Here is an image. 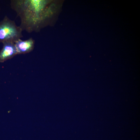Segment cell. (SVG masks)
<instances>
[{
	"instance_id": "3957f363",
	"label": "cell",
	"mask_w": 140,
	"mask_h": 140,
	"mask_svg": "<svg viewBox=\"0 0 140 140\" xmlns=\"http://www.w3.org/2000/svg\"><path fill=\"white\" fill-rule=\"evenodd\" d=\"M0 52V62H3L18 54L14 42L6 41Z\"/></svg>"
},
{
	"instance_id": "277c9868",
	"label": "cell",
	"mask_w": 140,
	"mask_h": 140,
	"mask_svg": "<svg viewBox=\"0 0 140 140\" xmlns=\"http://www.w3.org/2000/svg\"><path fill=\"white\" fill-rule=\"evenodd\" d=\"M18 54H25L32 51L34 49V40L32 38L23 40L19 39L15 42Z\"/></svg>"
},
{
	"instance_id": "6da1fadb",
	"label": "cell",
	"mask_w": 140,
	"mask_h": 140,
	"mask_svg": "<svg viewBox=\"0 0 140 140\" xmlns=\"http://www.w3.org/2000/svg\"><path fill=\"white\" fill-rule=\"evenodd\" d=\"M10 5L20 18L19 26L22 31L37 32L50 23L52 14L51 1L12 0Z\"/></svg>"
},
{
	"instance_id": "7a4b0ae2",
	"label": "cell",
	"mask_w": 140,
	"mask_h": 140,
	"mask_svg": "<svg viewBox=\"0 0 140 140\" xmlns=\"http://www.w3.org/2000/svg\"><path fill=\"white\" fill-rule=\"evenodd\" d=\"M22 30L15 21L6 16L0 22V42H15L23 37Z\"/></svg>"
}]
</instances>
